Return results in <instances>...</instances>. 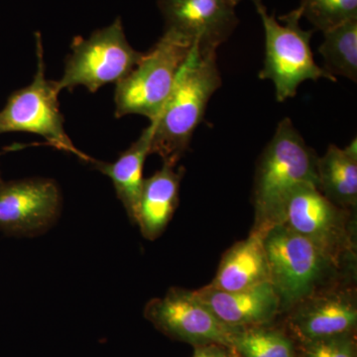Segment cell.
<instances>
[{
	"label": "cell",
	"mask_w": 357,
	"mask_h": 357,
	"mask_svg": "<svg viewBox=\"0 0 357 357\" xmlns=\"http://www.w3.org/2000/svg\"><path fill=\"white\" fill-rule=\"evenodd\" d=\"M318 188L333 204L347 210L357 206V141L345 148L328 145L317 164Z\"/></svg>",
	"instance_id": "cell-17"
},
{
	"label": "cell",
	"mask_w": 357,
	"mask_h": 357,
	"mask_svg": "<svg viewBox=\"0 0 357 357\" xmlns=\"http://www.w3.org/2000/svg\"><path fill=\"white\" fill-rule=\"evenodd\" d=\"M263 243L269 282L280 302L281 314L323 289L356 277L335 266L285 223L268 230Z\"/></svg>",
	"instance_id": "cell-3"
},
{
	"label": "cell",
	"mask_w": 357,
	"mask_h": 357,
	"mask_svg": "<svg viewBox=\"0 0 357 357\" xmlns=\"http://www.w3.org/2000/svg\"><path fill=\"white\" fill-rule=\"evenodd\" d=\"M195 294L220 323L232 330L266 326L281 314L280 302L270 282L234 292L206 285Z\"/></svg>",
	"instance_id": "cell-13"
},
{
	"label": "cell",
	"mask_w": 357,
	"mask_h": 357,
	"mask_svg": "<svg viewBox=\"0 0 357 357\" xmlns=\"http://www.w3.org/2000/svg\"><path fill=\"white\" fill-rule=\"evenodd\" d=\"M37 70L32 83L9 96L0 112V134H37L62 151L75 154L86 162H93L75 147L64 128V117L59 107L60 93L56 81H49L45 69L43 45L36 33Z\"/></svg>",
	"instance_id": "cell-8"
},
{
	"label": "cell",
	"mask_w": 357,
	"mask_h": 357,
	"mask_svg": "<svg viewBox=\"0 0 357 357\" xmlns=\"http://www.w3.org/2000/svg\"><path fill=\"white\" fill-rule=\"evenodd\" d=\"M145 317L162 332L198 347L218 344L232 349L236 330L220 323L195 291L174 287L147 303Z\"/></svg>",
	"instance_id": "cell-9"
},
{
	"label": "cell",
	"mask_w": 357,
	"mask_h": 357,
	"mask_svg": "<svg viewBox=\"0 0 357 357\" xmlns=\"http://www.w3.org/2000/svg\"><path fill=\"white\" fill-rule=\"evenodd\" d=\"M165 30L177 33L203 51H218L236 31V7L227 0H158Z\"/></svg>",
	"instance_id": "cell-12"
},
{
	"label": "cell",
	"mask_w": 357,
	"mask_h": 357,
	"mask_svg": "<svg viewBox=\"0 0 357 357\" xmlns=\"http://www.w3.org/2000/svg\"><path fill=\"white\" fill-rule=\"evenodd\" d=\"M263 234L250 231L223 255L210 287L218 290H245L269 282V269Z\"/></svg>",
	"instance_id": "cell-15"
},
{
	"label": "cell",
	"mask_w": 357,
	"mask_h": 357,
	"mask_svg": "<svg viewBox=\"0 0 357 357\" xmlns=\"http://www.w3.org/2000/svg\"><path fill=\"white\" fill-rule=\"evenodd\" d=\"M66 58L64 74L56 81L59 91L84 86L96 93L105 84H116L142 60L144 53L128 43L121 18L88 39L76 37Z\"/></svg>",
	"instance_id": "cell-7"
},
{
	"label": "cell",
	"mask_w": 357,
	"mask_h": 357,
	"mask_svg": "<svg viewBox=\"0 0 357 357\" xmlns=\"http://www.w3.org/2000/svg\"><path fill=\"white\" fill-rule=\"evenodd\" d=\"M356 211L338 206L319 188H298L289 202L285 223L347 273L356 272Z\"/></svg>",
	"instance_id": "cell-6"
},
{
	"label": "cell",
	"mask_w": 357,
	"mask_h": 357,
	"mask_svg": "<svg viewBox=\"0 0 357 357\" xmlns=\"http://www.w3.org/2000/svg\"><path fill=\"white\" fill-rule=\"evenodd\" d=\"M195 44L165 30L139 64L116 84L115 117L139 114L156 121Z\"/></svg>",
	"instance_id": "cell-5"
},
{
	"label": "cell",
	"mask_w": 357,
	"mask_h": 357,
	"mask_svg": "<svg viewBox=\"0 0 357 357\" xmlns=\"http://www.w3.org/2000/svg\"><path fill=\"white\" fill-rule=\"evenodd\" d=\"M255 7L265 34L264 66L259 77L273 83L279 102L297 95L304 82L326 79L337 83V77L317 65L311 49L314 31L301 27L299 9H294L277 20L275 13H268L264 4Z\"/></svg>",
	"instance_id": "cell-4"
},
{
	"label": "cell",
	"mask_w": 357,
	"mask_h": 357,
	"mask_svg": "<svg viewBox=\"0 0 357 357\" xmlns=\"http://www.w3.org/2000/svg\"><path fill=\"white\" fill-rule=\"evenodd\" d=\"M319 52L325 61L324 69L333 77L357 81V20L347 21L323 32Z\"/></svg>",
	"instance_id": "cell-18"
},
{
	"label": "cell",
	"mask_w": 357,
	"mask_h": 357,
	"mask_svg": "<svg viewBox=\"0 0 357 357\" xmlns=\"http://www.w3.org/2000/svg\"><path fill=\"white\" fill-rule=\"evenodd\" d=\"M352 335L304 342V357H356Z\"/></svg>",
	"instance_id": "cell-21"
},
{
	"label": "cell",
	"mask_w": 357,
	"mask_h": 357,
	"mask_svg": "<svg viewBox=\"0 0 357 357\" xmlns=\"http://www.w3.org/2000/svg\"><path fill=\"white\" fill-rule=\"evenodd\" d=\"M220 86L217 51H203L195 44L158 119L151 122L150 154L159 155L164 165H177Z\"/></svg>",
	"instance_id": "cell-2"
},
{
	"label": "cell",
	"mask_w": 357,
	"mask_h": 357,
	"mask_svg": "<svg viewBox=\"0 0 357 357\" xmlns=\"http://www.w3.org/2000/svg\"><path fill=\"white\" fill-rule=\"evenodd\" d=\"M62 195L50 178L0 181V230L10 236L42 234L58 218Z\"/></svg>",
	"instance_id": "cell-10"
},
{
	"label": "cell",
	"mask_w": 357,
	"mask_h": 357,
	"mask_svg": "<svg viewBox=\"0 0 357 357\" xmlns=\"http://www.w3.org/2000/svg\"><path fill=\"white\" fill-rule=\"evenodd\" d=\"M232 349L243 357H295L290 338L263 326L237 331Z\"/></svg>",
	"instance_id": "cell-19"
},
{
	"label": "cell",
	"mask_w": 357,
	"mask_h": 357,
	"mask_svg": "<svg viewBox=\"0 0 357 357\" xmlns=\"http://www.w3.org/2000/svg\"><path fill=\"white\" fill-rule=\"evenodd\" d=\"M153 126L150 124L142 131L139 138L131 144L114 163L96 161L91 164L103 175L112 180L117 198L123 204L128 218L135 223L136 213L142 191L143 167L148 155H150Z\"/></svg>",
	"instance_id": "cell-16"
},
{
	"label": "cell",
	"mask_w": 357,
	"mask_h": 357,
	"mask_svg": "<svg viewBox=\"0 0 357 357\" xmlns=\"http://www.w3.org/2000/svg\"><path fill=\"white\" fill-rule=\"evenodd\" d=\"M0 181H1V178H0Z\"/></svg>",
	"instance_id": "cell-24"
},
{
	"label": "cell",
	"mask_w": 357,
	"mask_h": 357,
	"mask_svg": "<svg viewBox=\"0 0 357 357\" xmlns=\"http://www.w3.org/2000/svg\"><path fill=\"white\" fill-rule=\"evenodd\" d=\"M297 8L302 18L321 32L357 20V0H302Z\"/></svg>",
	"instance_id": "cell-20"
},
{
	"label": "cell",
	"mask_w": 357,
	"mask_h": 357,
	"mask_svg": "<svg viewBox=\"0 0 357 357\" xmlns=\"http://www.w3.org/2000/svg\"><path fill=\"white\" fill-rule=\"evenodd\" d=\"M227 347L218 344L198 345L192 357H229Z\"/></svg>",
	"instance_id": "cell-22"
},
{
	"label": "cell",
	"mask_w": 357,
	"mask_h": 357,
	"mask_svg": "<svg viewBox=\"0 0 357 357\" xmlns=\"http://www.w3.org/2000/svg\"><path fill=\"white\" fill-rule=\"evenodd\" d=\"M318 159L290 119L279 122L256 166L251 231L264 236L271 227L284 223L289 202L298 188L306 184L318 187Z\"/></svg>",
	"instance_id": "cell-1"
},
{
	"label": "cell",
	"mask_w": 357,
	"mask_h": 357,
	"mask_svg": "<svg viewBox=\"0 0 357 357\" xmlns=\"http://www.w3.org/2000/svg\"><path fill=\"white\" fill-rule=\"evenodd\" d=\"M184 168L164 165L151 177L144 178L135 223L148 241L158 238L172 220L180 201Z\"/></svg>",
	"instance_id": "cell-14"
},
{
	"label": "cell",
	"mask_w": 357,
	"mask_h": 357,
	"mask_svg": "<svg viewBox=\"0 0 357 357\" xmlns=\"http://www.w3.org/2000/svg\"><path fill=\"white\" fill-rule=\"evenodd\" d=\"M227 1L229 2L232 6L236 7L241 1H243V0H227ZM251 1L253 2V4H255V6H258V4L263 3L262 0H251Z\"/></svg>",
	"instance_id": "cell-23"
},
{
	"label": "cell",
	"mask_w": 357,
	"mask_h": 357,
	"mask_svg": "<svg viewBox=\"0 0 357 357\" xmlns=\"http://www.w3.org/2000/svg\"><path fill=\"white\" fill-rule=\"evenodd\" d=\"M349 279L323 289L296 305L289 314L303 342L352 335L357 324L356 289Z\"/></svg>",
	"instance_id": "cell-11"
}]
</instances>
